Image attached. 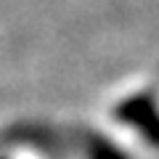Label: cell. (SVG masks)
<instances>
[{
	"mask_svg": "<svg viewBox=\"0 0 159 159\" xmlns=\"http://www.w3.org/2000/svg\"><path fill=\"white\" fill-rule=\"evenodd\" d=\"M96 159H125L122 154H117V151H109V146H101L96 151Z\"/></svg>",
	"mask_w": 159,
	"mask_h": 159,
	"instance_id": "6da1fadb",
	"label": "cell"
}]
</instances>
